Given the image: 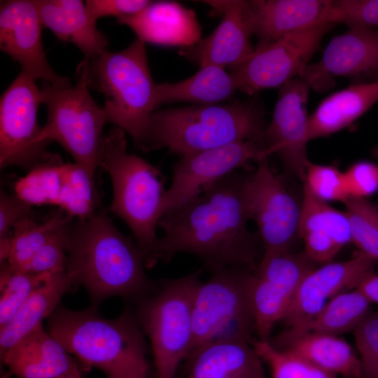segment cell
<instances>
[{
  "label": "cell",
  "instance_id": "8fae6325",
  "mask_svg": "<svg viewBox=\"0 0 378 378\" xmlns=\"http://www.w3.org/2000/svg\"><path fill=\"white\" fill-rule=\"evenodd\" d=\"M334 25L321 24L274 41L259 43L249 57L231 69L237 90L252 95L283 86L300 76L323 36Z\"/></svg>",
  "mask_w": 378,
  "mask_h": 378
},
{
  "label": "cell",
  "instance_id": "ba28073f",
  "mask_svg": "<svg viewBox=\"0 0 378 378\" xmlns=\"http://www.w3.org/2000/svg\"><path fill=\"white\" fill-rule=\"evenodd\" d=\"M76 84L55 87L43 82L42 104L48 116L40 140L50 144L56 141L94 178L99 167V153L103 127L107 123L103 109L89 92L82 62L76 69Z\"/></svg>",
  "mask_w": 378,
  "mask_h": 378
},
{
  "label": "cell",
  "instance_id": "e0dca14e",
  "mask_svg": "<svg viewBox=\"0 0 378 378\" xmlns=\"http://www.w3.org/2000/svg\"><path fill=\"white\" fill-rule=\"evenodd\" d=\"M209 5L211 14L222 15L215 30L191 46L180 48L179 55L198 64L216 65L230 69L253 52V30L248 1H202Z\"/></svg>",
  "mask_w": 378,
  "mask_h": 378
},
{
  "label": "cell",
  "instance_id": "4dcf8cb0",
  "mask_svg": "<svg viewBox=\"0 0 378 378\" xmlns=\"http://www.w3.org/2000/svg\"><path fill=\"white\" fill-rule=\"evenodd\" d=\"M74 218L59 209L44 222L38 223L34 218H24L13 227L12 246L8 263L22 270L56 231Z\"/></svg>",
  "mask_w": 378,
  "mask_h": 378
},
{
  "label": "cell",
  "instance_id": "ee69618b",
  "mask_svg": "<svg viewBox=\"0 0 378 378\" xmlns=\"http://www.w3.org/2000/svg\"><path fill=\"white\" fill-rule=\"evenodd\" d=\"M32 206L17 195H10L4 190L0 194V237L10 232L20 220L34 218Z\"/></svg>",
  "mask_w": 378,
  "mask_h": 378
},
{
  "label": "cell",
  "instance_id": "ffe728a7",
  "mask_svg": "<svg viewBox=\"0 0 378 378\" xmlns=\"http://www.w3.org/2000/svg\"><path fill=\"white\" fill-rule=\"evenodd\" d=\"M332 1H248L253 34L260 43L278 40L290 34L330 22Z\"/></svg>",
  "mask_w": 378,
  "mask_h": 378
},
{
  "label": "cell",
  "instance_id": "b9f144b4",
  "mask_svg": "<svg viewBox=\"0 0 378 378\" xmlns=\"http://www.w3.org/2000/svg\"><path fill=\"white\" fill-rule=\"evenodd\" d=\"M344 176L349 197L366 198L378 191V164L360 161L344 172Z\"/></svg>",
  "mask_w": 378,
  "mask_h": 378
},
{
  "label": "cell",
  "instance_id": "1f68e13d",
  "mask_svg": "<svg viewBox=\"0 0 378 378\" xmlns=\"http://www.w3.org/2000/svg\"><path fill=\"white\" fill-rule=\"evenodd\" d=\"M316 264L302 251H264L255 273L284 291L291 300Z\"/></svg>",
  "mask_w": 378,
  "mask_h": 378
},
{
  "label": "cell",
  "instance_id": "ab89813d",
  "mask_svg": "<svg viewBox=\"0 0 378 378\" xmlns=\"http://www.w3.org/2000/svg\"><path fill=\"white\" fill-rule=\"evenodd\" d=\"M330 22L351 28L374 29L378 27V0L332 1Z\"/></svg>",
  "mask_w": 378,
  "mask_h": 378
},
{
  "label": "cell",
  "instance_id": "60d3db41",
  "mask_svg": "<svg viewBox=\"0 0 378 378\" xmlns=\"http://www.w3.org/2000/svg\"><path fill=\"white\" fill-rule=\"evenodd\" d=\"M354 332L362 377L378 378V312L370 313Z\"/></svg>",
  "mask_w": 378,
  "mask_h": 378
},
{
  "label": "cell",
  "instance_id": "30bf717a",
  "mask_svg": "<svg viewBox=\"0 0 378 378\" xmlns=\"http://www.w3.org/2000/svg\"><path fill=\"white\" fill-rule=\"evenodd\" d=\"M42 104L36 80L21 71L0 99V166L31 170L50 159L49 145L40 140L38 110Z\"/></svg>",
  "mask_w": 378,
  "mask_h": 378
},
{
  "label": "cell",
  "instance_id": "83f0119b",
  "mask_svg": "<svg viewBox=\"0 0 378 378\" xmlns=\"http://www.w3.org/2000/svg\"><path fill=\"white\" fill-rule=\"evenodd\" d=\"M237 90L235 81L225 69L212 64L200 66L190 77L175 83L157 84L158 108L163 104L190 102L197 105L221 104Z\"/></svg>",
  "mask_w": 378,
  "mask_h": 378
},
{
  "label": "cell",
  "instance_id": "4316f807",
  "mask_svg": "<svg viewBox=\"0 0 378 378\" xmlns=\"http://www.w3.org/2000/svg\"><path fill=\"white\" fill-rule=\"evenodd\" d=\"M378 101V80L337 92L320 103L309 118V141L351 125Z\"/></svg>",
  "mask_w": 378,
  "mask_h": 378
},
{
  "label": "cell",
  "instance_id": "6da1fadb",
  "mask_svg": "<svg viewBox=\"0 0 378 378\" xmlns=\"http://www.w3.org/2000/svg\"><path fill=\"white\" fill-rule=\"evenodd\" d=\"M234 171L205 188L197 195L165 214L158 227V237L150 268L176 254L199 258L209 270L219 267L255 270L262 244L258 233L251 232V219L244 190L248 174Z\"/></svg>",
  "mask_w": 378,
  "mask_h": 378
},
{
  "label": "cell",
  "instance_id": "5b68a950",
  "mask_svg": "<svg viewBox=\"0 0 378 378\" xmlns=\"http://www.w3.org/2000/svg\"><path fill=\"white\" fill-rule=\"evenodd\" d=\"M81 62L88 88L104 95L107 123L129 134L140 149L158 108L145 43L136 38L119 52L106 50Z\"/></svg>",
  "mask_w": 378,
  "mask_h": 378
},
{
  "label": "cell",
  "instance_id": "f35d334b",
  "mask_svg": "<svg viewBox=\"0 0 378 378\" xmlns=\"http://www.w3.org/2000/svg\"><path fill=\"white\" fill-rule=\"evenodd\" d=\"M72 221L60 227L22 271L34 274L66 271L67 244Z\"/></svg>",
  "mask_w": 378,
  "mask_h": 378
},
{
  "label": "cell",
  "instance_id": "5bb4252c",
  "mask_svg": "<svg viewBox=\"0 0 378 378\" xmlns=\"http://www.w3.org/2000/svg\"><path fill=\"white\" fill-rule=\"evenodd\" d=\"M309 84L301 76L281 86L271 122L263 134L265 155L276 153L285 169L304 183L307 156Z\"/></svg>",
  "mask_w": 378,
  "mask_h": 378
},
{
  "label": "cell",
  "instance_id": "7dc6e473",
  "mask_svg": "<svg viewBox=\"0 0 378 378\" xmlns=\"http://www.w3.org/2000/svg\"><path fill=\"white\" fill-rule=\"evenodd\" d=\"M13 231L10 230L5 235L0 237V261H7L12 246Z\"/></svg>",
  "mask_w": 378,
  "mask_h": 378
},
{
  "label": "cell",
  "instance_id": "603a6c76",
  "mask_svg": "<svg viewBox=\"0 0 378 378\" xmlns=\"http://www.w3.org/2000/svg\"><path fill=\"white\" fill-rule=\"evenodd\" d=\"M1 363L8 369L6 378H52L79 368L42 323L14 344Z\"/></svg>",
  "mask_w": 378,
  "mask_h": 378
},
{
  "label": "cell",
  "instance_id": "2e32d148",
  "mask_svg": "<svg viewBox=\"0 0 378 378\" xmlns=\"http://www.w3.org/2000/svg\"><path fill=\"white\" fill-rule=\"evenodd\" d=\"M377 260L358 251L351 259L328 262L303 279L282 321L289 330L304 329L333 297L355 289L374 272Z\"/></svg>",
  "mask_w": 378,
  "mask_h": 378
},
{
  "label": "cell",
  "instance_id": "d6a6232c",
  "mask_svg": "<svg viewBox=\"0 0 378 378\" xmlns=\"http://www.w3.org/2000/svg\"><path fill=\"white\" fill-rule=\"evenodd\" d=\"M99 198L94 178L81 165L68 162L67 177L57 206L78 219L87 218L97 211Z\"/></svg>",
  "mask_w": 378,
  "mask_h": 378
},
{
  "label": "cell",
  "instance_id": "836d02e7",
  "mask_svg": "<svg viewBox=\"0 0 378 378\" xmlns=\"http://www.w3.org/2000/svg\"><path fill=\"white\" fill-rule=\"evenodd\" d=\"M52 273L34 274L12 267L7 261L0 269V328L6 326L31 293Z\"/></svg>",
  "mask_w": 378,
  "mask_h": 378
},
{
  "label": "cell",
  "instance_id": "44dd1931",
  "mask_svg": "<svg viewBox=\"0 0 378 378\" xmlns=\"http://www.w3.org/2000/svg\"><path fill=\"white\" fill-rule=\"evenodd\" d=\"M299 235L304 252L315 263H328L351 242L349 222L340 211L314 195L303 184Z\"/></svg>",
  "mask_w": 378,
  "mask_h": 378
},
{
  "label": "cell",
  "instance_id": "74e56055",
  "mask_svg": "<svg viewBox=\"0 0 378 378\" xmlns=\"http://www.w3.org/2000/svg\"><path fill=\"white\" fill-rule=\"evenodd\" d=\"M303 184L316 197L326 202H344L349 197L344 173L332 165L309 162Z\"/></svg>",
  "mask_w": 378,
  "mask_h": 378
},
{
  "label": "cell",
  "instance_id": "bcb514c9",
  "mask_svg": "<svg viewBox=\"0 0 378 378\" xmlns=\"http://www.w3.org/2000/svg\"><path fill=\"white\" fill-rule=\"evenodd\" d=\"M368 301L378 304V275L374 272L367 275L356 288Z\"/></svg>",
  "mask_w": 378,
  "mask_h": 378
},
{
  "label": "cell",
  "instance_id": "7bdbcfd3",
  "mask_svg": "<svg viewBox=\"0 0 378 378\" xmlns=\"http://www.w3.org/2000/svg\"><path fill=\"white\" fill-rule=\"evenodd\" d=\"M151 1L147 0H88L86 8L90 17L97 22L102 17H116L117 20L134 15Z\"/></svg>",
  "mask_w": 378,
  "mask_h": 378
},
{
  "label": "cell",
  "instance_id": "7c38bea8",
  "mask_svg": "<svg viewBox=\"0 0 378 378\" xmlns=\"http://www.w3.org/2000/svg\"><path fill=\"white\" fill-rule=\"evenodd\" d=\"M248 174L244 190L264 251H290L299 235L300 205L271 169L267 157Z\"/></svg>",
  "mask_w": 378,
  "mask_h": 378
},
{
  "label": "cell",
  "instance_id": "8d00e7d4",
  "mask_svg": "<svg viewBox=\"0 0 378 378\" xmlns=\"http://www.w3.org/2000/svg\"><path fill=\"white\" fill-rule=\"evenodd\" d=\"M251 344L269 365L272 378H337L298 355L276 348L268 340H253Z\"/></svg>",
  "mask_w": 378,
  "mask_h": 378
},
{
  "label": "cell",
  "instance_id": "52a82bcc",
  "mask_svg": "<svg viewBox=\"0 0 378 378\" xmlns=\"http://www.w3.org/2000/svg\"><path fill=\"white\" fill-rule=\"evenodd\" d=\"M200 271L173 279L153 281L133 300L136 317L151 344L158 378H176L190 353L192 307Z\"/></svg>",
  "mask_w": 378,
  "mask_h": 378
},
{
  "label": "cell",
  "instance_id": "7402d4cb",
  "mask_svg": "<svg viewBox=\"0 0 378 378\" xmlns=\"http://www.w3.org/2000/svg\"><path fill=\"white\" fill-rule=\"evenodd\" d=\"M183 378H265L251 342L218 340L194 348L184 359Z\"/></svg>",
  "mask_w": 378,
  "mask_h": 378
},
{
  "label": "cell",
  "instance_id": "f546056e",
  "mask_svg": "<svg viewBox=\"0 0 378 378\" xmlns=\"http://www.w3.org/2000/svg\"><path fill=\"white\" fill-rule=\"evenodd\" d=\"M370 304L356 288L342 292L330 300L304 329L296 332L339 335L354 330L370 313Z\"/></svg>",
  "mask_w": 378,
  "mask_h": 378
},
{
  "label": "cell",
  "instance_id": "cb8c5ba5",
  "mask_svg": "<svg viewBox=\"0 0 378 378\" xmlns=\"http://www.w3.org/2000/svg\"><path fill=\"white\" fill-rule=\"evenodd\" d=\"M43 27L61 41L76 46L85 58L107 50L108 41L97 28L85 3L80 0H34Z\"/></svg>",
  "mask_w": 378,
  "mask_h": 378
},
{
  "label": "cell",
  "instance_id": "9a60e30c",
  "mask_svg": "<svg viewBox=\"0 0 378 378\" xmlns=\"http://www.w3.org/2000/svg\"><path fill=\"white\" fill-rule=\"evenodd\" d=\"M42 27L34 0H8L0 5V49L17 61L21 71L55 87L71 85L50 66L42 43Z\"/></svg>",
  "mask_w": 378,
  "mask_h": 378
},
{
  "label": "cell",
  "instance_id": "d4e9b609",
  "mask_svg": "<svg viewBox=\"0 0 378 378\" xmlns=\"http://www.w3.org/2000/svg\"><path fill=\"white\" fill-rule=\"evenodd\" d=\"M276 348L293 353L335 375L362 376L360 358L351 345L338 335L286 330L273 341Z\"/></svg>",
  "mask_w": 378,
  "mask_h": 378
},
{
  "label": "cell",
  "instance_id": "681fc988",
  "mask_svg": "<svg viewBox=\"0 0 378 378\" xmlns=\"http://www.w3.org/2000/svg\"><path fill=\"white\" fill-rule=\"evenodd\" d=\"M358 378H363V377L361 376V377H358Z\"/></svg>",
  "mask_w": 378,
  "mask_h": 378
},
{
  "label": "cell",
  "instance_id": "484cf974",
  "mask_svg": "<svg viewBox=\"0 0 378 378\" xmlns=\"http://www.w3.org/2000/svg\"><path fill=\"white\" fill-rule=\"evenodd\" d=\"M74 285L66 271L52 273L18 309L11 321L0 328V357L18 341L48 318L62 298Z\"/></svg>",
  "mask_w": 378,
  "mask_h": 378
},
{
  "label": "cell",
  "instance_id": "f1b7e54d",
  "mask_svg": "<svg viewBox=\"0 0 378 378\" xmlns=\"http://www.w3.org/2000/svg\"><path fill=\"white\" fill-rule=\"evenodd\" d=\"M68 163L57 154L34 166L14 183L15 195L31 206L58 204L67 176Z\"/></svg>",
  "mask_w": 378,
  "mask_h": 378
},
{
  "label": "cell",
  "instance_id": "8992f818",
  "mask_svg": "<svg viewBox=\"0 0 378 378\" xmlns=\"http://www.w3.org/2000/svg\"><path fill=\"white\" fill-rule=\"evenodd\" d=\"M48 318V333L76 357L85 371L97 368L107 374L146 358L144 332L130 307L108 319L94 307L73 310L59 304Z\"/></svg>",
  "mask_w": 378,
  "mask_h": 378
},
{
  "label": "cell",
  "instance_id": "4fadbf2b",
  "mask_svg": "<svg viewBox=\"0 0 378 378\" xmlns=\"http://www.w3.org/2000/svg\"><path fill=\"white\" fill-rule=\"evenodd\" d=\"M261 141H241L189 154L172 167L173 177L163 199L161 217L234 171L248 169L267 157Z\"/></svg>",
  "mask_w": 378,
  "mask_h": 378
},
{
  "label": "cell",
  "instance_id": "9c48e42d",
  "mask_svg": "<svg viewBox=\"0 0 378 378\" xmlns=\"http://www.w3.org/2000/svg\"><path fill=\"white\" fill-rule=\"evenodd\" d=\"M255 270L216 268L210 270L207 281L200 283L193 301L190 351L218 340H242L251 343L253 333L256 332L251 300Z\"/></svg>",
  "mask_w": 378,
  "mask_h": 378
},
{
  "label": "cell",
  "instance_id": "e575fe53",
  "mask_svg": "<svg viewBox=\"0 0 378 378\" xmlns=\"http://www.w3.org/2000/svg\"><path fill=\"white\" fill-rule=\"evenodd\" d=\"M251 300L256 333L260 340H268L274 325L284 318L291 298L255 273L251 287Z\"/></svg>",
  "mask_w": 378,
  "mask_h": 378
},
{
  "label": "cell",
  "instance_id": "c3c4849f",
  "mask_svg": "<svg viewBox=\"0 0 378 378\" xmlns=\"http://www.w3.org/2000/svg\"><path fill=\"white\" fill-rule=\"evenodd\" d=\"M52 378H83L80 368Z\"/></svg>",
  "mask_w": 378,
  "mask_h": 378
},
{
  "label": "cell",
  "instance_id": "277c9868",
  "mask_svg": "<svg viewBox=\"0 0 378 378\" xmlns=\"http://www.w3.org/2000/svg\"><path fill=\"white\" fill-rule=\"evenodd\" d=\"M99 167L109 175L113 199L109 207L131 230L146 268L158 239L156 233L167 192L164 177L144 159L127 153L125 132L117 127L103 136Z\"/></svg>",
  "mask_w": 378,
  "mask_h": 378
},
{
  "label": "cell",
  "instance_id": "f6af8a7d",
  "mask_svg": "<svg viewBox=\"0 0 378 378\" xmlns=\"http://www.w3.org/2000/svg\"><path fill=\"white\" fill-rule=\"evenodd\" d=\"M149 365L146 358L125 364L106 374L107 378H148Z\"/></svg>",
  "mask_w": 378,
  "mask_h": 378
},
{
  "label": "cell",
  "instance_id": "d6986e66",
  "mask_svg": "<svg viewBox=\"0 0 378 378\" xmlns=\"http://www.w3.org/2000/svg\"><path fill=\"white\" fill-rule=\"evenodd\" d=\"M117 21L130 27L145 43L183 48L202 39L195 11L174 1H150L139 12Z\"/></svg>",
  "mask_w": 378,
  "mask_h": 378
},
{
  "label": "cell",
  "instance_id": "ac0fdd59",
  "mask_svg": "<svg viewBox=\"0 0 378 378\" xmlns=\"http://www.w3.org/2000/svg\"><path fill=\"white\" fill-rule=\"evenodd\" d=\"M378 74V30L351 28L333 38L321 60L307 65L300 76L318 91L330 88L332 76L351 78Z\"/></svg>",
  "mask_w": 378,
  "mask_h": 378
},
{
  "label": "cell",
  "instance_id": "d590c367",
  "mask_svg": "<svg viewBox=\"0 0 378 378\" xmlns=\"http://www.w3.org/2000/svg\"><path fill=\"white\" fill-rule=\"evenodd\" d=\"M353 242L359 251L378 260V206L366 198L349 197L344 202Z\"/></svg>",
  "mask_w": 378,
  "mask_h": 378
},
{
  "label": "cell",
  "instance_id": "7a4b0ae2",
  "mask_svg": "<svg viewBox=\"0 0 378 378\" xmlns=\"http://www.w3.org/2000/svg\"><path fill=\"white\" fill-rule=\"evenodd\" d=\"M144 256L130 237L121 233L104 211L71 222L66 272L74 286L88 291L94 308L106 299L133 300L151 286Z\"/></svg>",
  "mask_w": 378,
  "mask_h": 378
},
{
  "label": "cell",
  "instance_id": "3957f363",
  "mask_svg": "<svg viewBox=\"0 0 378 378\" xmlns=\"http://www.w3.org/2000/svg\"><path fill=\"white\" fill-rule=\"evenodd\" d=\"M265 128L263 110L255 101L157 110L140 150L166 148L181 158L236 141H263Z\"/></svg>",
  "mask_w": 378,
  "mask_h": 378
}]
</instances>
